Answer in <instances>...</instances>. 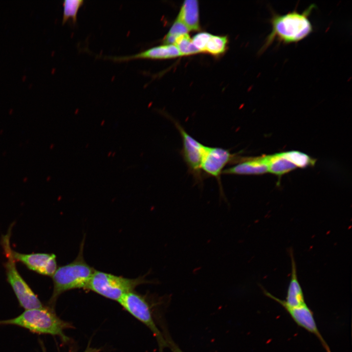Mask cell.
Here are the masks:
<instances>
[{"label": "cell", "mask_w": 352, "mask_h": 352, "mask_svg": "<svg viewBox=\"0 0 352 352\" xmlns=\"http://www.w3.org/2000/svg\"><path fill=\"white\" fill-rule=\"evenodd\" d=\"M315 7L316 5L312 4L301 13L296 10L285 15L272 11L270 19L272 30L259 53L263 54L275 41L287 44L297 43L308 37L313 31L309 17Z\"/></svg>", "instance_id": "obj_1"}, {"label": "cell", "mask_w": 352, "mask_h": 352, "mask_svg": "<svg viewBox=\"0 0 352 352\" xmlns=\"http://www.w3.org/2000/svg\"><path fill=\"white\" fill-rule=\"evenodd\" d=\"M0 325H16L33 333L58 336L64 341L68 340L64 330L72 328L69 323L61 319L51 308L45 307L25 310L15 318L0 321Z\"/></svg>", "instance_id": "obj_2"}, {"label": "cell", "mask_w": 352, "mask_h": 352, "mask_svg": "<svg viewBox=\"0 0 352 352\" xmlns=\"http://www.w3.org/2000/svg\"><path fill=\"white\" fill-rule=\"evenodd\" d=\"M85 239L77 257L70 263L59 267L52 276L53 290L49 303L54 304L59 296L67 291L86 289L95 269L85 261L83 256Z\"/></svg>", "instance_id": "obj_3"}, {"label": "cell", "mask_w": 352, "mask_h": 352, "mask_svg": "<svg viewBox=\"0 0 352 352\" xmlns=\"http://www.w3.org/2000/svg\"><path fill=\"white\" fill-rule=\"evenodd\" d=\"M13 224L9 227L7 233L2 235L0 244L6 261L4 263L6 279L11 286L21 307L26 309L40 308L44 306L37 296L19 272L13 257L10 243L11 229Z\"/></svg>", "instance_id": "obj_4"}, {"label": "cell", "mask_w": 352, "mask_h": 352, "mask_svg": "<svg viewBox=\"0 0 352 352\" xmlns=\"http://www.w3.org/2000/svg\"><path fill=\"white\" fill-rule=\"evenodd\" d=\"M146 276L131 279L95 270L86 289L118 302L124 295L133 291L138 286L154 283L146 280Z\"/></svg>", "instance_id": "obj_5"}, {"label": "cell", "mask_w": 352, "mask_h": 352, "mask_svg": "<svg viewBox=\"0 0 352 352\" xmlns=\"http://www.w3.org/2000/svg\"><path fill=\"white\" fill-rule=\"evenodd\" d=\"M118 303L134 317L146 326L155 337L159 352L168 347L163 333L157 327L153 316L151 308L147 297L134 290L124 295Z\"/></svg>", "instance_id": "obj_6"}, {"label": "cell", "mask_w": 352, "mask_h": 352, "mask_svg": "<svg viewBox=\"0 0 352 352\" xmlns=\"http://www.w3.org/2000/svg\"><path fill=\"white\" fill-rule=\"evenodd\" d=\"M172 122L181 137L182 148L181 154L185 162L188 172L196 182H202L203 175L201 169V162L205 146L190 135L179 123L171 118Z\"/></svg>", "instance_id": "obj_7"}, {"label": "cell", "mask_w": 352, "mask_h": 352, "mask_svg": "<svg viewBox=\"0 0 352 352\" xmlns=\"http://www.w3.org/2000/svg\"><path fill=\"white\" fill-rule=\"evenodd\" d=\"M242 156L232 154L230 150L217 147L205 146L201 162V169L208 176L215 177L220 185V193L224 197L220 176L228 164H236Z\"/></svg>", "instance_id": "obj_8"}, {"label": "cell", "mask_w": 352, "mask_h": 352, "mask_svg": "<svg viewBox=\"0 0 352 352\" xmlns=\"http://www.w3.org/2000/svg\"><path fill=\"white\" fill-rule=\"evenodd\" d=\"M12 254L16 262L21 263L29 269L38 274L52 277L57 269L56 256L54 254H24L13 249Z\"/></svg>", "instance_id": "obj_9"}, {"label": "cell", "mask_w": 352, "mask_h": 352, "mask_svg": "<svg viewBox=\"0 0 352 352\" xmlns=\"http://www.w3.org/2000/svg\"><path fill=\"white\" fill-rule=\"evenodd\" d=\"M282 307L298 326L304 328L317 337L326 352H331L317 327L313 312L307 304L296 307H289L286 306Z\"/></svg>", "instance_id": "obj_10"}, {"label": "cell", "mask_w": 352, "mask_h": 352, "mask_svg": "<svg viewBox=\"0 0 352 352\" xmlns=\"http://www.w3.org/2000/svg\"><path fill=\"white\" fill-rule=\"evenodd\" d=\"M290 256L291 262V278L287 288L286 300H283L276 297L262 287V289H263L264 293L267 297L275 300L282 306L296 307L306 303L302 288L298 279L296 264L291 249L290 250Z\"/></svg>", "instance_id": "obj_11"}, {"label": "cell", "mask_w": 352, "mask_h": 352, "mask_svg": "<svg viewBox=\"0 0 352 352\" xmlns=\"http://www.w3.org/2000/svg\"><path fill=\"white\" fill-rule=\"evenodd\" d=\"M181 56L174 44H163L151 47L143 51L129 56H105L104 58L114 61L121 62L135 59L161 60L175 58Z\"/></svg>", "instance_id": "obj_12"}, {"label": "cell", "mask_w": 352, "mask_h": 352, "mask_svg": "<svg viewBox=\"0 0 352 352\" xmlns=\"http://www.w3.org/2000/svg\"><path fill=\"white\" fill-rule=\"evenodd\" d=\"M268 172V166L264 156L242 157L234 165L224 169L222 174L256 175Z\"/></svg>", "instance_id": "obj_13"}, {"label": "cell", "mask_w": 352, "mask_h": 352, "mask_svg": "<svg viewBox=\"0 0 352 352\" xmlns=\"http://www.w3.org/2000/svg\"><path fill=\"white\" fill-rule=\"evenodd\" d=\"M199 4L197 0H185L176 19L184 23L190 31L200 30Z\"/></svg>", "instance_id": "obj_14"}, {"label": "cell", "mask_w": 352, "mask_h": 352, "mask_svg": "<svg viewBox=\"0 0 352 352\" xmlns=\"http://www.w3.org/2000/svg\"><path fill=\"white\" fill-rule=\"evenodd\" d=\"M264 156L268 172L279 176L297 168L294 164L283 157L280 153Z\"/></svg>", "instance_id": "obj_15"}, {"label": "cell", "mask_w": 352, "mask_h": 352, "mask_svg": "<svg viewBox=\"0 0 352 352\" xmlns=\"http://www.w3.org/2000/svg\"><path fill=\"white\" fill-rule=\"evenodd\" d=\"M285 158L294 164L297 168H305L312 166L316 160L305 153L298 151H290L280 153Z\"/></svg>", "instance_id": "obj_16"}, {"label": "cell", "mask_w": 352, "mask_h": 352, "mask_svg": "<svg viewBox=\"0 0 352 352\" xmlns=\"http://www.w3.org/2000/svg\"><path fill=\"white\" fill-rule=\"evenodd\" d=\"M228 38L226 36L211 34L206 44L204 52L214 56H219L226 50Z\"/></svg>", "instance_id": "obj_17"}, {"label": "cell", "mask_w": 352, "mask_h": 352, "mask_svg": "<svg viewBox=\"0 0 352 352\" xmlns=\"http://www.w3.org/2000/svg\"><path fill=\"white\" fill-rule=\"evenodd\" d=\"M83 0H65L63 2V13L62 23L64 24L68 20L73 23L77 21L78 11L83 5Z\"/></svg>", "instance_id": "obj_18"}, {"label": "cell", "mask_w": 352, "mask_h": 352, "mask_svg": "<svg viewBox=\"0 0 352 352\" xmlns=\"http://www.w3.org/2000/svg\"><path fill=\"white\" fill-rule=\"evenodd\" d=\"M174 45L177 47L181 56H187L200 53L192 43L188 33L181 35L176 39Z\"/></svg>", "instance_id": "obj_19"}, {"label": "cell", "mask_w": 352, "mask_h": 352, "mask_svg": "<svg viewBox=\"0 0 352 352\" xmlns=\"http://www.w3.org/2000/svg\"><path fill=\"white\" fill-rule=\"evenodd\" d=\"M190 31L187 26L180 21L176 19L167 34L162 39L163 44H174L176 39L179 36Z\"/></svg>", "instance_id": "obj_20"}, {"label": "cell", "mask_w": 352, "mask_h": 352, "mask_svg": "<svg viewBox=\"0 0 352 352\" xmlns=\"http://www.w3.org/2000/svg\"><path fill=\"white\" fill-rule=\"evenodd\" d=\"M211 35L209 33L200 32L191 38L193 44L200 52H204L206 44Z\"/></svg>", "instance_id": "obj_21"}, {"label": "cell", "mask_w": 352, "mask_h": 352, "mask_svg": "<svg viewBox=\"0 0 352 352\" xmlns=\"http://www.w3.org/2000/svg\"><path fill=\"white\" fill-rule=\"evenodd\" d=\"M163 334L166 341L168 347L169 348L172 352H184L174 341L167 330L165 331Z\"/></svg>", "instance_id": "obj_22"}, {"label": "cell", "mask_w": 352, "mask_h": 352, "mask_svg": "<svg viewBox=\"0 0 352 352\" xmlns=\"http://www.w3.org/2000/svg\"><path fill=\"white\" fill-rule=\"evenodd\" d=\"M100 350V349L88 347L83 352H99Z\"/></svg>", "instance_id": "obj_23"}]
</instances>
